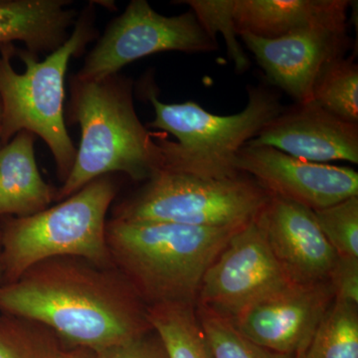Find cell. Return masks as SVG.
Wrapping results in <instances>:
<instances>
[{"mask_svg":"<svg viewBox=\"0 0 358 358\" xmlns=\"http://www.w3.org/2000/svg\"><path fill=\"white\" fill-rule=\"evenodd\" d=\"M0 313L50 327L67 348L96 352L152 331L145 303L115 267L54 257L0 289Z\"/></svg>","mask_w":358,"mask_h":358,"instance_id":"cell-1","label":"cell"},{"mask_svg":"<svg viewBox=\"0 0 358 358\" xmlns=\"http://www.w3.org/2000/svg\"><path fill=\"white\" fill-rule=\"evenodd\" d=\"M242 227H193L110 218L106 225V241L113 265L145 307L195 306L205 271Z\"/></svg>","mask_w":358,"mask_h":358,"instance_id":"cell-2","label":"cell"},{"mask_svg":"<svg viewBox=\"0 0 358 358\" xmlns=\"http://www.w3.org/2000/svg\"><path fill=\"white\" fill-rule=\"evenodd\" d=\"M70 91L68 122L80 124L82 136L55 201L108 174L124 173L138 181L159 171V147L134 110L131 80L117 74L98 81L73 76Z\"/></svg>","mask_w":358,"mask_h":358,"instance_id":"cell-3","label":"cell"},{"mask_svg":"<svg viewBox=\"0 0 358 358\" xmlns=\"http://www.w3.org/2000/svg\"><path fill=\"white\" fill-rule=\"evenodd\" d=\"M96 35L91 4L78 18L69 38L41 62L32 52L13 44L0 45L1 145L21 131L40 136L53 155L62 182L69 176L77 154L66 129L65 75L71 57L83 53Z\"/></svg>","mask_w":358,"mask_h":358,"instance_id":"cell-4","label":"cell"},{"mask_svg":"<svg viewBox=\"0 0 358 358\" xmlns=\"http://www.w3.org/2000/svg\"><path fill=\"white\" fill-rule=\"evenodd\" d=\"M155 109L147 127L173 134L178 141L157 138L159 171L192 174L207 178L239 176L235 167L238 152L284 110L279 96L265 87H249L248 103L237 114H212L193 101L160 102L148 90Z\"/></svg>","mask_w":358,"mask_h":358,"instance_id":"cell-5","label":"cell"},{"mask_svg":"<svg viewBox=\"0 0 358 358\" xmlns=\"http://www.w3.org/2000/svg\"><path fill=\"white\" fill-rule=\"evenodd\" d=\"M117 192L114 174H108L39 213L0 218L4 284L54 257H80L101 267H114L106 225Z\"/></svg>","mask_w":358,"mask_h":358,"instance_id":"cell-6","label":"cell"},{"mask_svg":"<svg viewBox=\"0 0 358 358\" xmlns=\"http://www.w3.org/2000/svg\"><path fill=\"white\" fill-rule=\"evenodd\" d=\"M270 194L245 173L207 178L157 171L113 208V219L204 228H239L251 222Z\"/></svg>","mask_w":358,"mask_h":358,"instance_id":"cell-7","label":"cell"},{"mask_svg":"<svg viewBox=\"0 0 358 358\" xmlns=\"http://www.w3.org/2000/svg\"><path fill=\"white\" fill-rule=\"evenodd\" d=\"M217 49L216 40L207 35L192 10L167 17L154 10L145 0H133L124 13L110 23L75 76L98 81L152 54L209 53Z\"/></svg>","mask_w":358,"mask_h":358,"instance_id":"cell-8","label":"cell"},{"mask_svg":"<svg viewBox=\"0 0 358 358\" xmlns=\"http://www.w3.org/2000/svg\"><path fill=\"white\" fill-rule=\"evenodd\" d=\"M289 282L254 219L230 238L205 271L195 306L231 320Z\"/></svg>","mask_w":358,"mask_h":358,"instance_id":"cell-9","label":"cell"},{"mask_svg":"<svg viewBox=\"0 0 358 358\" xmlns=\"http://www.w3.org/2000/svg\"><path fill=\"white\" fill-rule=\"evenodd\" d=\"M334 300L329 280L310 284L289 282L254 301L231 322L257 345L303 358Z\"/></svg>","mask_w":358,"mask_h":358,"instance_id":"cell-10","label":"cell"},{"mask_svg":"<svg viewBox=\"0 0 358 358\" xmlns=\"http://www.w3.org/2000/svg\"><path fill=\"white\" fill-rule=\"evenodd\" d=\"M235 167L268 194L313 211L358 196V173L352 167L308 162L274 148L245 145Z\"/></svg>","mask_w":358,"mask_h":358,"instance_id":"cell-11","label":"cell"},{"mask_svg":"<svg viewBox=\"0 0 358 358\" xmlns=\"http://www.w3.org/2000/svg\"><path fill=\"white\" fill-rule=\"evenodd\" d=\"M268 79L296 103L313 102L320 75L327 65L345 57L352 48L348 28H308L279 38L240 33Z\"/></svg>","mask_w":358,"mask_h":358,"instance_id":"cell-12","label":"cell"},{"mask_svg":"<svg viewBox=\"0 0 358 358\" xmlns=\"http://www.w3.org/2000/svg\"><path fill=\"white\" fill-rule=\"evenodd\" d=\"M255 222L289 282L310 284L329 279L336 254L313 210L270 195Z\"/></svg>","mask_w":358,"mask_h":358,"instance_id":"cell-13","label":"cell"},{"mask_svg":"<svg viewBox=\"0 0 358 358\" xmlns=\"http://www.w3.org/2000/svg\"><path fill=\"white\" fill-rule=\"evenodd\" d=\"M246 145H264L317 162L358 164V124L339 119L317 103H294Z\"/></svg>","mask_w":358,"mask_h":358,"instance_id":"cell-14","label":"cell"},{"mask_svg":"<svg viewBox=\"0 0 358 358\" xmlns=\"http://www.w3.org/2000/svg\"><path fill=\"white\" fill-rule=\"evenodd\" d=\"M348 0H234L238 35L274 39L308 28H348Z\"/></svg>","mask_w":358,"mask_h":358,"instance_id":"cell-15","label":"cell"},{"mask_svg":"<svg viewBox=\"0 0 358 358\" xmlns=\"http://www.w3.org/2000/svg\"><path fill=\"white\" fill-rule=\"evenodd\" d=\"M35 134L21 131L0 150V218L26 217L49 208L57 189L42 178Z\"/></svg>","mask_w":358,"mask_h":358,"instance_id":"cell-16","label":"cell"},{"mask_svg":"<svg viewBox=\"0 0 358 358\" xmlns=\"http://www.w3.org/2000/svg\"><path fill=\"white\" fill-rule=\"evenodd\" d=\"M67 0H0V45L23 42L37 54L57 50L69 38L78 13Z\"/></svg>","mask_w":358,"mask_h":358,"instance_id":"cell-17","label":"cell"},{"mask_svg":"<svg viewBox=\"0 0 358 358\" xmlns=\"http://www.w3.org/2000/svg\"><path fill=\"white\" fill-rule=\"evenodd\" d=\"M147 310L169 358H213L194 305L155 306Z\"/></svg>","mask_w":358,"mask_h":358,"instance_id":"cell-18","label":"cell"},{"mask_svg":"<svg viewBox=\"0 0 358 358\" xmlns=\"http://www.w3.org/2000/svg\"><path fill=\"white\" fill-rule=\"evenodd\" d=\"M67 350L50 327L0 313V358H65Z\"/></svg>","mask_w":358,"mask_h":358,"instance_id":"cell-19","label":"cell"},{"mask_svg":"<svg viewBox=\"0 0 358 358\" xmlns=\"http://www.w3.org/2000/svg\"><path fill=\"white\" fill-rule=\"evenodd\" d=\"M303 358H358V305L334 300Z\"/></svg>","mask_w":358,"mask_h":358,"instance_id":"cell-20","label":"cell"},{"mask_svg":"<svg viewBox=\"0 0 358 358\" xmlns=\"http://www.w3.org/2000/svg\"><path fill=\"white\" fill-rule=\"evenodd\" d=\"M313 101L343 121L358 124V65L355 55L327 66L320 75Z\"/></svg>","mask_w":358,"mask_h":358,"instance_id":"cell-21","label":"cell"},{"mask_svg":"<svg viewBox=\"0 0 358 358\" xmlns=\"http://www.w3.org/2000/svg\"><path fill=\"white\" fill-rule=\"evenodd\" d=\"M195 310L213 358H294L250 341L228 317L200 306Z\"/></svg>","mask_w":358,"mask_h":358,"instance_id":"cell-22","label":"cell"},{"mask_svg":"<svg viewBox=\"0 0 358 358\" xmlns=\"http://www.w3.org/2000/svg\"><path fill=\"white\" fill-rule=\"evenodd\" d=\"M176 2L190 7L199 24L211 39L216 40V34L220 32L236 70L241 73L248 70L249 58L238 40L239 35L233 17L234 0H182Z\"/></svg>","mask_w":358,"mask_h":358,"instance_id":"cell-23","label":"cell"},{"mask_svg":"<svg viewBox=\"0 0 358 358\" xmlns=\"http://www.w3.org/2000/svg\"><path fill=\"white\" fill-rule=\"evenodd\" d=\"M336 256L358 258V196L313 211Z\"/></svg>","mask_w":358,"mask_h":358,"instance_id":"cell-24","label":"cell"},{"mask_svg":"<svg viewBox=\"0 0 358 358\" xmlns=\"http://www.w3.org/2000/svg\"><path fill=\"white\" fill-rule=\"evenodd\" d=\"M94 352L96 358H169L162 339L154 329Z\"/></svg>","mask_w":358,"mask_h":358,"instance_id":"cell-25","label":"cell"},{"mask_svg":"<svg viewBox=\"0 0 358 358\" xmlns=\"http://www.w3.org/2000/svg\"><path fill=\"white\" fill-rule=\"evenodd\" d=\"M334 300L358 305V258L336 256L329 275Z\"/></svg>","mask_w":358,"mask_h":358,"instance_id":"cell-26","label":"cell"},{"mask_svg":"<svg viewBox=\"0 0 358 358\" xmlns=\"http://www.w3.org/2000/svg\"><path fill=\"white\" fill-rule=\"evenodd\" d=\"M65 358H96L95 352L89 348H68L65 352Z\"/></svg>","mask_w":358,"mask_h":358,"instance_id":"cell-27","label":"cell"},{"mask_svg":"<svg viewBox=\"0 0 358 358\" xmlns=\"http://www.w3.org/2000/svg\"><path fill=\"white\" fill-rule=\"evenodd\" d=\"M4 284L3 263H2L1 225H0V289Z\"/></svg>","mask_w":358,"mask_h":358,"instance_id":"cell-28","label":"cell"},{"mask_svg":"<svg viewBox=\"0 0 358 358\" xmlns=\"http://www.w3.org/2000/svg\"><path fill=\"white\" fill-rule=\"evenodd\" d=\"M2 120V103L1 100H0V122H1Z\"/></svg>","mask_w":358,"mask_h":358,"instance_id":"cell-29","label":"cell"},{"mask_svg":"<svg viewBox=\"0 0 358 358\" xmlns=\"http://www.w3.org/2000/svg\"><path fill=\"white\" fill-rule=\"evenodd\" d=\"M2 145H1V141H0V150H1Z\"/></svg>","mask_w":358,"mask_h":358,"instance_id":"cell-30","label":"cell"}]
</instances>
